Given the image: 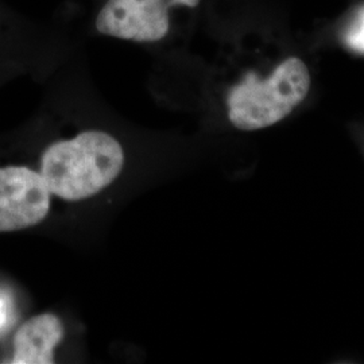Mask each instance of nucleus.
<instances>
[{"instance_id":"f257e3e1","label":"nucleus","mask_w":364,"mask_h":364,"mask_svg":"<svg viewBox=\"0 0 364 364\" xmlns=\"http://www.w3.org/2000/svg\"><path fill=\"white\" fill-rule=\"evenodd\" d=\"M123 166L124 151L114 136L105 131H84L45 150L41 176L52 195L80 201L111 185Z\"/></svg>"},{"instance_id":"f03ea898","label":"nucleus","mask_w":364,"mask_h":364,"mask_svg":"<svg viewBox=\"0 0 364 364\" xmlns=\"http://www.w3.org/2000/svg\"><path fill=\"white\" fill-rule=\"evenodd\" d=\"M311 75L302 60L290 57L267 78L248 73L228 93L230 122L243 131L260 130L281 122L305 99Z\"/></svg>"},{"instance_id":"7ed1b4c3","label":"nucleus","mask_w":364,"mask_h":364,"mask_svg":"<svg viewBox=\"0 0 364 364\" xmlns=\"http://www.w3.org/2000/svg\"><path fill=\"white\" fill-rule=\"evenodd\" d=\"M201 0H107L95 19L99 34L132 42H158L169 34L174 7L195 9Z\"/></svg>"},{"instance_id":"20e7f679","label":"nucleus","mask_w":364,"mask_h":364,"mask_svg":"<svg viewBox=\"0 0 364 364\" xmlns=\"http://www.w3.org/2000/svg\"><path fill=\"white\" fill-rule=\"evenodd\" d=\"M52 193L41 173L26 166L0 168V232L30 228L45 220Z\"/></svg>"},{"instance_id":"39448f33","label":"nucleus","mask_w":364,"mask_h":364,"mask_svg":"<svg viewBox=\"0 0 364 364\" xmlns=\"http://www.w3.org/2000/svg\"><path fill=\"white\" fill-rule=\"evenodd\" d=\"M64 336L61 320L42 313L21 326L14 338V364H53L54 350Z\"/></svg>"},{"instance_id":"423d86ee","label":"nucleus","mask_w":364,"mask_h":364,"mask_svg":"<svg viewBox=\"0 0 364 364\" xmlns=\"http://www.w3.org/2000/svg\"><path fill=\"white\" fill-rule=\"evenodd\" d=\"M347 42L352 49L364 53V11L352 25L347 36Z\"/></svg>"}]
</instances>
